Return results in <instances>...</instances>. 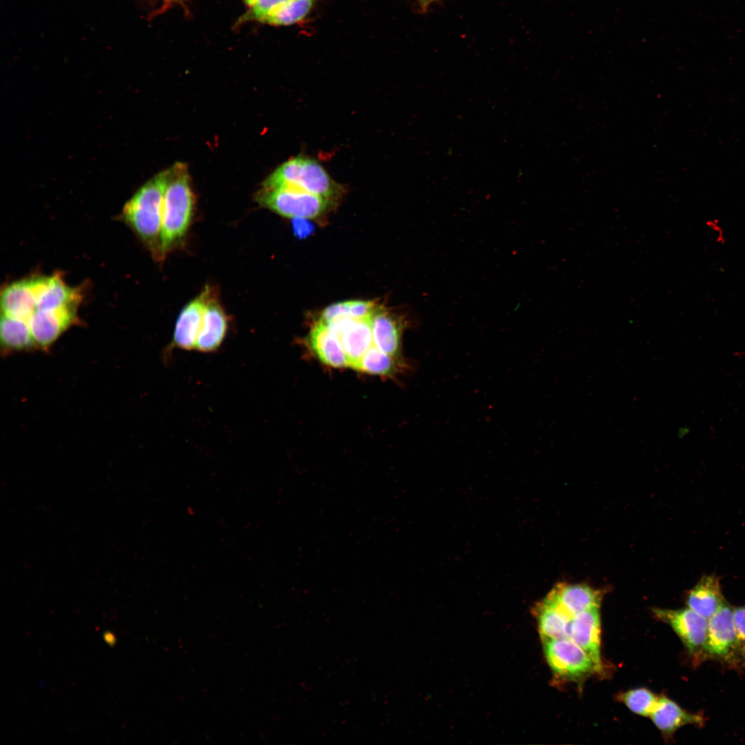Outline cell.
<instances>
[{"mask_svg": "<svg viewBox=\"0 0 745 745\" xmlns=\"http://www.w3.org/2000/svg\"><path fill=\"white\" fill-rule=\"evenodd\" d=\"M167 170L144 184L127 202L123 217L155 256L161 258L160 236Z\"/></svg>", "mask_w": 745, "mask_h": 745, "instance_id": "7a4b0ae2", "label": "cell"}, {"mask_svg": "<svg viewBox=\"0 0 745 745\" xmlns=\"http://www.w3.org/2000/svg\"><path fill=\"white\" fill-rule=\"evenodd\" d=\"M657 699V695L646 688L631 689L618 695V700L630 711L644 717H650Z\"/></svg>", "mask_w": 745, "mask_h": 745, "instance_id": "cb8c5ba5", "label": "cell"}, {"mask_svg": "<svg viewBox=\"0 0 745 745\" xmlns=\"http://www.w3.org/2000/svg\"><path fill=\"white\" fill-rule=\"evenodd\" d=\"M418 3L423 11H426L428 8L437 0H417Z\"/></svg>", "mask_w": 745, "mask_h": 745, "instance_id": "4dcf8cb0", "label": "cell"}, {"mask_svg": "<svg viewBox=\"0 0 745 745\" xmlns=\"http://www.w3.org/2000/svg\"><path fill=\"white\" fill-rule=\"evenodd\" d=\"M372 344L397 358L401 349L402 324L384 310L377 309L371 317Z\"/></svg>", "mask_w": 745, "mask_h": 745, "instance_id": "d6986e66", "label": "cell"}, {"mask_svg": "<svg viewBox=\"0 0 745 745\" xmlns=\"http://www.w3.org/2000/svg\"><path fill=\"white\" fill-rule=\"evenodd\" d=\"M78 305L36 310L28 321L37 348L48 350L77 320Z\"/></svg>", "mask_w": 745, "mask_h": 745, "instance_id": "ba28073f", "label": "cell"}, {"mask_svg": "<svg viewBox=\"0 0 745 745\" xmlns=\"http://www.w3.org/2000/svg\"><path fill=\"white\" fill-rule=\"evenodd\" d=\"M317 0H290L262 22L275 26L296 23L305 18Z\"/></svg>", "mask_w": 745, "mask_h": 745, "instance_id": "7402d4cb", "label": "cell"}, {"mask_svg": "<svg viewBox=\"0 0 745 745\" xmlns=\"http://www.w3.org/2000/svg\"><path fill=\"white\" fill-rule=\"evenodd\" d=\"M549 595L572 617L599 608L602 600L600 591L584 584H558Z\"/></svg>", "mask_w": 745, "mask_h": 745, "instance_id": "e0dca14e", "label": "cell"}, {"mask_svg": "<svg viewBox=\"0 0 745 745\" xmlns=\"http://www.w3.org/2000/svg\"><path fill=\"white\" fill-rule=\"evenodd\" d=\"M296 221L294 223L295 230L298 232L299 236H304L306 233H308L310 230V226L306 221H304V219H293Z\"/></svg>", "mask_w": 745, "mask_h": 745, "instance_id": "f546056e", "label": "cell"}, {"mask_svg": "<svg viewBox=\"0 0 745 745\" xmlns=\"http://www.w3.org/2000/svg\"><path fill=\"white\" fill-rule=\"evenodd\" d=\"M395 358L373 344L364 352L354 369L376 375H390L396 370Z\"/></svg>", "mask_w": 745, "mask_h": 745, "instance_id": "603a6c76", "label": "cell"}, {"mask_svg": "<svg viewBox=\"0 0 745 745\" xmlns=\"http://www.w3.org/2000/svg\"><path fill=\"white\" fill-rule=\"evenodd\" d=\"M1 306L3 315L28 321L35 310V299L30 279L7 286L1 292Z\"/></svg>", "mask_w": 745, "mask_h": 745, "instance_id": "ac0fdd59", "label": "cell"}, {"mask_svg": "<svg viewBox=\"0 0 745 745\" xmlns=\"http://www.w3.org/2000/svg\"><path fill=\"white\" fill-rule=\"evenodd\" d=\"M264 187L290 188L333 201L341 187L315 159L297 156L279 166L264 181Z\"/></svg>", "mask_w": 745, "mask_h": 745, "instance_id": "3957f363", "label": "cell"}, {"mask_svg": "<svg viewBox=\"0 0 745 745\" xmlns=\"http://www.w3.org/2000/svg\"><path fill=\"white\" fill-rule=\"evenodd\" d=\"M228 319L212 288L203 314L195 350L202 353L216 352L228 331Z\"/></svg>", "mask_w": 745, "mask_h": 745, "instance_id": "7c38bea8", "label": "cell"}, {"mask_svg": "<svg viewBox=\"0 0 745 745\" xmlns=\"http://www.w3.org/2000/svg\"><path fill=\"white\" fill-rule=\"evenodd\" d=\"M535 613L542 640L569 638L573 617L550 595L536 606Z\"/></svg>", "mask_w": 745, "mask_h": 745, "instance_id": "5bb4252c", "label": "cell"}, {"mask_svg": "<svg viewBox=\"0 0 745 745\" xmlns=\"http://www.w3.org/2000/svg\"><path fill=\"white\" fill-rule=\"evenodd\" d=\"M653 613L658 619L671 627L685 646L695 666L703 662L708 619L688 607L679 609L655 608Z\"/></svg>", "mask_w": 745, "mask_h": 745, "instance_id": "52a82bcc", "label": "cell"}, {"mask_svg": "<svg viewBox=\"0 0 745 745\" xmlns=\"http://www.w3.org/2000/svg\"><path fill=\"white\" fill-rule=\"evenodd\" d=\"M542 642L546 662L558 679L581 682L593 674H601L589 655L570 638Z\"/></svg>", "mask_w": 745, "mask_h": 745, "instance_id": "8992f818", "label": "cell"}, {"mask_svg": "<svg viewBox=\"0 0 745 745\" xmlns=\"http://www.w3.org/2000/svg\"><path fill=\"white\" fill-rule=\"evenodd\" d=\"M346 353L348 366L354 368L372 345L371 318L352 319L338 337Z\"/></svg>", "mask_w": 745, "mask_h": 745, "instance_id": "ffe728a7", "label": "cell"}, {"mask_svg": "<svg viewBox=\"0 0 745 745\" xmlns=\"http://www.w3.org/2000/svg\"><path fill=\"white\" fill-rule=\"evenodd\" d=\"M650 717L666 739H672L675 733L684 726L702 727L706 722L703 713L689 712L664 695L658 696Z\"/></svg>", "mask_w": 745, "mask_h": 745, "instance_id": "4fadbf2b", "label": "cell"}, {"mask_svg": "<svg viewBox=\"0 0 745 745\" xmlns=\"http://www.w3.org/2000/svg\"><path fill=\"white\" fill-rule=\"evenodd\" d=\"M257 199L259 204L277 214L292 219H313L330 210L332 201L290 188L264 187Z\"/></svg>", "mask_w": 745, "mask_h": 745, "instance_id": "5b68a950", "label": "cell"}, {"mask_svg": "<svg viewBox=\"0 0 745 745\" xmlns=\"http://www.w3.org/2000/svg\"><path fill=\"white\" fill-rule=\"evenodd\" d=\"M688 608L709 619L726 602L715 575H704L686 596Z\"/></svg>", "mask_w": 745, "mask_h": 745, "instance_id": "9a60e30c", "label": "cell"}, {"mask_svg": "<svg viewBox=\"0 0 745 745\" xmlns=\"http://www.w3.org/2000/svg\"><path fill=\"white\" fill-rule=\"evenodd\" d=\"M706 223L708 229L713 232L716 238V241L719 244L724 245L726 242V237L718 219H710L706 221Z\"/></svg>", "mask_w": 745, "mask_h": 745, "instance_id": "f1b7e54d", "label": "cell"}, {"mask_svg": "<svg viewBox=\"0 0 745 745\" xmlns=\"http://www.w3.org/2000/svg\"><path fill=\"white\" fill-rule=\"evenodd\" d=\"M349 316L348 301L338 302L326 307L322 312L320 320L327 323L335 318Z\"/></svg>", "mask_w": 745, "mask_h": 745, "instance_id": "4316f807", "label": "cell"}, {"mask_svg": "<svg viewBox=\"0 0 745 745\" xmlns=\"http://www.w3.org/2000/svg\"><path fill=\"white\" fill-rule=\"evenodd\" d=\"M733 611V607L726 602L708 619L703 662L713 660L740 670L745 668V650L735 627Z\"/></svg>", "mask_w": 745, "mask_h": 745, "instance_id": "277c9868", "label": "cell"}, {"mask_svg": "<svg viewBox=\"0 0 745 745\" xmlns=\"http://www.w3.org/2000/svg\"><path fill=\"white\" fill-rule=\"evenodd\" d=\"M569 638L589 655L602 673L603 662L601 657V620L599 608L579 613L573 617Z\"/></svg>", "mask_w": 745, "mask_h": 745, "instance_id": "8fae6325", "label": "cell"}, {"mask_svg": "<svg viewBox=\"0 0 745 745\" xmlns=\"http://www.w3.org/2000/svg\"><path fill=\"white\" fill-rule=\"evenodd\" d=\"M733 615L738 637L745 650V606L733 607Z\"/></svg>", "mask_w": 745, "mask_h": 745, "instance_id": "83f0119b", "label": "cell"}, {"mask_svg": "<svg viewBox=\"0 0 745 745\" xmlns=\"http://www.w3.org/2000/svg\"><path fill=\"white\" fill-rule=\"evenodd\" d=\"M308 342L310 349L321 363L333 368L348 366L340 341L320 319L312 327Z\"/></svg>", "mask_w": 745, "mask_h": 745, "instance_id": "2e32d148", "label": "cell"}, {"mask_svg": "<svg viewBox=\"0 0 745 745\" xmlns=\"http://www.w3.org/2000/svg\"><path fill=\"white\" fill-rule=\"evenodd\" d=\"M290 0H244L248 7L246 17L262 22Z\"/></svg>", "mask_w": 745, "mask_h": 745, "instance_id": "d4e9b609", "label": "cell"}, {"mask_svg": "<svg viewBox=\"0 0 745 745\" xmlns=\"http://www.w3.org/2000/svg\"><path fill=\"white\" fill-rule=\"evenodd\" d=\"M212 287L206 286L196 298L190 301L181 311L175 326L172 339L168 347L183 350H195L201 329L204 311Z\"/></svg>", "mask_w": 745, "mask_h": 745, "instance_id": "9c48e42d", "label": "cell"}, {"mask_svg": "<svg viewBox=\"0 0 745 745\" xmlns=\"http://www.w3.org/2000/svg\"><path fill=\"white\" fill-rule=\"evenodd\" d=\"M194 205L187 168L177 163L167 170L160 236L161 258L184 238L192 221Z\"/></svg>", "mask_w": 745, "mask_h": 745, "instance_id": "6da1fadb", "label": "cell"}, {"mask_svg": "<svg viewBox=\"0 0 745 745\" xmlns=\"http://www.w3.org/2000/svg\"><path fill=\"white\" fill-rule=\"evenodd\" d=\"M1 353L28 351L36 347L28 321L1 315L0 324Z\"/></svg>", "mask_w": 745, "mask_h": 745, "instance_id": "44dd1931", "label": "cell"}, {"mask_svg": "<svg viewBox=\"0 0 745 745\" xmlns=\"http://www.w3.org/2000/svg\"><path fill=\"white\" fill-rule=\"evenodd\" d=\"M29 279L35 299L34 311L78 305L80 301L78 289L68 286L60 275L38 276Z\"/></svg>", "mask_w": 745, "mask_h": 745, "instance_id": "30bf717a", "label": "cell"}, {"mask_svg": "<svg viewBox=\"0 0 745 745\" xmlns=\"http://www.w3.org/2000/svg\"><path fill=\"white\" fill-rule=\"evenodd\" d=\"M376 310L375 304L370 301H348L349 316L355 319L371 318Z\"/></svg>", "mask_w": 745, "mask_h": 745, "instance_id": "484cf974", "label": "cell"}]
</instances>
